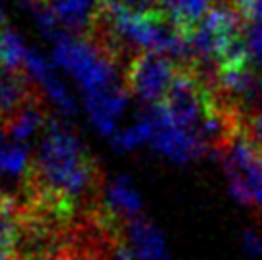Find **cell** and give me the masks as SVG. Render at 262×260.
<instances>
[{
  "mask_svg": "<svg viewBox=\"0 0 262 260\" xmlns=\"http://www.w3.org/2000/svg\"><path fill=\"white\" fill-rule=\"evenodd\" d=\"M241 243H243V251L249 256H260L262 254V235L258 231L245 230L243 237H241Z\"/></svg>",
  "mask_w": 262,
  "mask_h": 260,
  "instance_id": "cell-21",
  "label": "cell"
},
{
  "mask_svg": "<svg viewBox=\"0 0 262 260\" xmlns=\"http://www.w3.org/2000/svg\"><path fill=\"white\" fill-rule=\"evenodd\" d=\"M33 82H37L42 88L44 96L56 105V107L63 113V115H73L77 111V103H75V96L71 94L66 80L58 77L56 73V63L50 61L44 54L37 48H29L27 58L21 69Z\"/></svg>",
  "mask_w": 262,
  "mask_h": 260,
  "instance_id": "cell-7",
  "label": "cell"
},
{
  "mask_svg": "<svg viewBox=\"0 0 262 260\" xmlns=\"http://www.w3.org/2000/svg\"><path fill=\"white\" fill-rule=\"evenodd\" d=\"M4 29H6V14H4V10L0 6V35H2Z\"/></svg>",
  "mask_w": 262,
  "mask_h": 260,
  "instance_id": "cell-24",
  "label": "cell"
},
{
  "mask_svg": "<svg viewBox=\"0 0 262 260\" xmlns=\"http://www.w3.org/2000/svg\"><path fill=\"white\" fill-rule=\"evenodd\" d=\"M29 48L23 36L14 29H4L0 35V59L6 71H21Z\"/></svg>",
  "mask_w": 262,
  "mask_h": 260,
  "instance_id": "cell-18",
  "label": "cell"
},
{
  "mask_svg": "<svg viewBox=\"0 0 262 260\" xmlns=\"http://www.w3.org/2000/svg\"><path fill=\"white\" fill-rule=\"evenodd\" d=\"M159 10L176 29L188 35L211 12V0H159Z\"/></svg>",
  "mask_w": 262,
  "mask_h": 260,
  "instance_id": "cell-16",
  "label": "cell"
},
{
  "mask_svg": "<svg viewBox=\"0 0 262 260\" xmlns=\"http://www.w3.org/2000/svg\"><path fill=\"white\" fill-rule=\"evenodd\" d=\"M182 65L163 54L146 52L134 56L124 75V86L134 98L149 107L167 100Z\"/></svg>",
  "mask_w": 262,
  "mask_h": 260,
  "instance_id": "cell-5",
  "label": "cell"
},
{
  "mask_svg": "<svg viewBox=\"0 0 262 260\" xmlns=\"http://www.w3.org/2000/svg\"><path fill=\"white\" fill-rule=\"evenodd\" d=\"M243 42L251 67L262 75V21H251L243 31Z\"/></svg>",
  "mask_w": 262,
  "mask_h": 260,
  "instance_id": "cell-20",
  "label": "cell"
},
{
  "mask_svg": "<svg viewBox=\"0 0 262 260\" xmlns=\"http://www.w3.org/2000/svg\"><path fill=\"white\" fill-rule=\"evenodd\" d=\"M142 195L128 176H117L105 184L103 207L100 210L102 224L124 226L134 218L142 216Z\"/></svg>",
  "mask_w": 262,
  "mask_h": 260,
  "instance_id": "cell-9",
  "label": "cell"
},
{
  "mask_svg": "<svg viewBox=\"0 0 262 260\" xmlns=\"http://www.w3.org/2000/svg\"><path fill=\"white\" fill-rule=\"evenodd\" d=\"M100 178L94 157L67 124L50 119L38 144L27 184L37 209L61 216L86 197Z\"/></svg>",
  "mask_w": 262,
  "mask_h": 260,
  "instance_id": "cell-1",
  "label": "cell"
},
{
  "mask_svg": "<svg viewBox=\"0 0 262 260\" xmlns=\"http://www.w3.org/2000/svg\"><path fill=\"white\" fill-rule=\"evenodd\" d=\"M107 0H52L50 8L61 31L71 35H90Z\"/></svg>",
  "mask_w": 262,
  "mask_h": 260,
  "instance_id": "cell-12",
  "label": "cell"
},
{
  "mask_svg": "<svg viewBox=\"0 0 262 260\" xmlns=\"http://www.w3.org/2000/svg\"><path fill=\"white\" fill-rule=\"evenodd\" d=\"M40 2H44V4H46V2H52V0H40Z\"/></svg>",
  "mask_w": 262,
  "mask_h": 260,
  "instance_id": "cell-27",
  "label": "cell"
},
{
  "mask_svg": "<svg viewBox=\"0 0 262 260\" xmlns=\"http://www.w3.org/2000/svg\"><path fill=\"white\" fill-rule=\"evenodd\" d=\"M149 121H147L146 113L140 117L136 123H132L130 126H124V128H119L110 138L111 140V145H113V149L115 151H132V149H136L140 145H144L149 142Z\"/></svg>",
  "mask_w": 262,
  "mask_h": 260,
  "instance_id": "cell-19",
  "label": "cell"
},
{
  "mask_svg": "<svg viewBox=\"0 0 262 260\" xmlns=\"http://www.w3.org/2000/svg\"><path fill=\"white\" fill-rule=\"evenodd\" d=\"M52 48V59L82 88V94L117 84L115 58L94 36L61 33L56 36Z\"/></svg>",
  "mask_w": 262,
  "mask_h": 260,
  "instance_id": "cell-2",
  "label": "cell"
},
{
  "mask_svg": "<svg viewBox=\"0 0 262 260\" xmlns=\"http://www.w3.org/2000/svg\"><path fill=\"white\" fill-rule=\"evenodd\" d=\"M243 31L245 29L241 27V14L235 8L226 4L211 8L203 21L186 35V65L195 71L199 65L216 63L219 67L228 50L243 38Z\"/></svg>",
  "mask_w": 262,
  "mask_h": 260,
  "instance_id": "cell-4",
  "label": "cell"
},
{
  "mask_svg": "<svg viewBox=\"0 0 262 260\" xmlns=\"http://www.w3.org/2000/svg\"><path fill=\"white\" fill-rule=\"evenodd\" d=\"M126 103L128 90L119 82L84 94V109L90 117V123L105 138H111L119 130L117 121L123 117Z\"/></svg>",
  "mask_w": 262,
  "mask_h": 260,
  "instance_id": "cell-8",
  "label": "cell"
},
{
  "mask_svg": "<svg viewBox=\"0 0 262 260\" xmlns=\"http://www.w3.org/2000/svg\"><path fill=\"white\" fill-rule=\"evenodd\" d=\"M247 130L249 134H251V138L262 147V109L256 111L255 115H253V119L247 123Z\"/></svg>",
  "mask_w": 262,
  "mask_h": 260,
  "instance_id": "cell-22",
  "label": "cell"
},
{
  "mask_svg": "<svg viewBox=\"0 0 262 260\" xmlns=\"http://www.w3.org/2000/svg\"><path fill=\"white\" fill-rule=\"evenodd\" d=\"M48 121H50V117L46 113V107H42V101L35 98L0 124L6 128L12 140L27 145L29 140H33L37 134H42Z\"/></svg>",
  "mask_w": 262,
  "mask_h": 260,
  "instance_id": "cell-13",
  "label": "cell"
},
{
  "mask_svg": "<svg viewBox=\"0 0 262 260\" xmlns=\"http://www.w3.org/2000/svg\"><path fill=\"white\" fill-rule=\"evenodd\" d=\"M219 151L230 195L245 207H262V147L251 138L247 124Z\"/></svg>",
  "mask_w": 262,
  "mask_h": 260,
  "instance_id": "cell-3",
  "label": "cell"
},
{
  "mask_svg": "<svg viewBox=\"0 0 262 260\" xmlns=\"http://www.w3.org/2000/svg\"><path fill=\"white\" fill-rule=\"evenodd\" d=\"M33 159L25 144L10 138L0 124V178L2 180H29Z\"/></svg>",
  "mask_w": 262,
  "mask_h": 260,
  "instance_id": "cell-14",
  "label": "cell"
},
{
  "mask_svg": "<svg viewBox=\"0 0 262 260\" xmlns=\"http://www.w3.org/2000/svg\"><path fill=\"white\" fill-rule=\"evenodd\" d=\"M149 121V142L155 153L163 155L165 159L172 161L176 165H186L203 155L209 147L195 132L184 128L168 115L165 105H153L146 111Z\"/></svg>",
  "mask_w": 262,
  "mask_h": 260,
  "instance_id": "cell-6",
  "label": "cell"
},
{
  "mask_svg": "<svg viewBox=\"0 0 262 260\" xmlns=\"http://www.w3.org/2000/svg\"><path fill=\"white\" fill-rule=\"evenodd\" d=\"M123 2L136 8H146V10H151L155 4H159V0H123Z\"/></svg>",
  "mask_w": 262,
  "mask_h": 260,
  "instance_id": "cell-23",
  "label": "cell"
},
{
  "mask_svg": "<svg viewBox=\"0 0 262 260\" xmlns=\"http://www.w3.org/2000/svg\"><path fill=\"white\" fill-rule=\"evenodd\" d=\"M23 231V212L17 210L14 197L8 195L0 209V260H15Z\"/></svg>",
  "mask_w": 262,
  "mask_h": 260,
  "instance_id": "cell-17",
  "label": "cell"
},
{
  "mask_svg": "<svg viewBox=\"0 0 262 260\" xmlns=\"http://www.w3.org/2000/svg\"><path fill=\"white\" fill-rule=\"evenodd\" d=\"M31 84L33 80L23 71L4 69L0 73V123L6 121L10 115H14L25 103L37 98Z\"/></svg>",
  "mask_w": 262,
  "mask_h": 260,
  "instance_id": "cell-15",
  "label": "cell"
},
{
  "mask_svg": "<svg viewBox=\"0 0 262 260\" xmlns=\"http://www.w3.org/2000/svg\"><path fill=\"white\" fill-rule=\"evenodd\" d=\"M6 199H8V195H2V193H0V209L4 207V203H6Z\"/></svg>",
  "mask_w": 262,
  "mask_h": 260,
  "instance_id": "cell-25",
  "label": "cell"
},
{
  "mask_svg": "<svg viewBox=\"0 0 262 260\" xmlns=\"http://www.w3.org/2000/svg\"><path fill=\"white\" fill-rule=\"evenodd\" d=\"M216 82L220 92L230 100V105L247 103L262 94V75L256 73L249 61L219 65Z\"/></svg>",
  "mask_w": 262,
  "mask_h": 260,
  "instance_id": "cell-10",
  "label": "cell"
},
{
  "mask_svg": "<svg viewBox=\"0 0 262 260\" xmlns=\"http://www.w3.org/2000/svg\"><path fill=\"white\" fill-rule=\"evenodd\" d=\"M124 243L132 253V260H172L163 231L151 220L138 216L121 228Z\"/></svg>",
  "mask_w": 262,
  "mask_h": 260,
  "instance_id": "cell-11",
  "label": "cell"
},
{
  "mask_svg": "<svg viewBox=\"0 0 262 260\" xmlns=\"http://www.w3.org/2000/svg\"><path fill=\"white\" fill-rule=\"evenodd\" d=\"M2 69H4V65H2V59H0V73H2Z\"/></svg>",
  "mask_w": 262,
  "mask_h": 260,
  "instance_id": "cell-26",
  "label": "cell"
}]
</instances>
